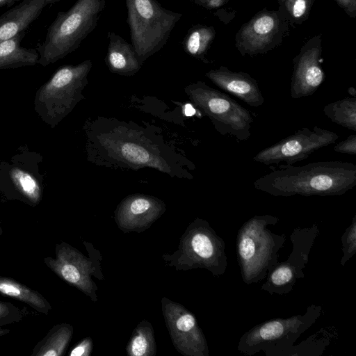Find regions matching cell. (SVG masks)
Masks as SVG:
<instances>
[{
  "instance_id": "1",
  "label": "cell",
  "mask_w": 356,
  "mask_h": 356,
  "mask_svg": "<svg viewBox=\"0 0 356 356\" xmlns=\"http://www.w3.org/2000/svg\"><path fill=\"white\" fill-rule=\"evenodd\" d=\"M253 185L275 197L341 195L356 186V165L339 161L277 165Z\"/></svg>"
},
{
  "instance_id": "2",
  "label": "cell",
  "mask_w": 356,
  "mask_h": 356,
  "mask_svg": "<svg viewBox=\"0 0 356 356\" xmlns=\"http://www.w3.org/2000/svg\"><path fill=\"white\" fill-rule=\"evenodd\" d=\"M92 151L108 163L124 165L138 170L150 167L163 172L175 175L169 159L160 145L144 131L132 129L127 124L115 125L102 131H93L88 136Z\"/></svg>"
},
{
  "instance_id": "3",
  "label": "cell",
  "mask_w": 356,
  "mask_h": 356,
  "mask_svg": "<svg viewBox=\"0 0 356 356\" xmlns=\"http://www.w3.org/2000/svg\"><path fill=\"white\" fill-rule=\"evenodd\" d=\"M279 220L278 217L269 214L254 216L239 228L236 241V257L245 284L263 281L279 262V252L286 236L275 234L268 228Z\"/></svg>"
},
{
  "instance_id": "4",
  "label": "cell",
  "mask_w": 356,
  "mask_h": 356,
  "mask_svg": "<svg viewBox=\"0 0 356 356\" xmlns=\"http://www.w3.org/2000/svg\"><path fill=\"white\" fill-rule=\"evenodd\" d=\"M105 0H77L67 11H60L36 49L38 64H53L75 51L96 27Z\"/></svg>"
},
{
  "instance_id": "5",
  "label": "cell",
  "mask_w": 356,
  "mask_h": 356,
  "mask_svg": "<svg viewBox=\"0 0 356 356\" xmlns=\"http://www.w3.org/2000/svg\"><path fill=\"white\" fill-rule=\"evenodd\" d=\"M92 66L90 59L63 65L37 90L34 110L45 124L56 127L84 97Z\"/></svg>"
},
{
  "instance_id": "6",
  "label": "cell",
  "mask_w": 356,
  "mask_h": 356,
  "mask_svg": "<svg viewBox=\"0 0 356 356\" xmlns=\"http://www.w3.org/2000/svg\"><path fill=\"white\" fill-rule=\"evenodd\" d=\"M322 312L321 305H312L304 314L275 318L257 324L241 336L237 350L246 355L264 351L267 356H287L293 343L316 323Z\"/></svg>"
},
{
  "instance_id": "7",
  "label": "cell",
  "mask_w": 356,
  "mask_h": 356,
  "mask_svg": "<svg viewBox=\"0 0 356 356\" xmlns=\"http://www.w3.org/2000/svg\"><path fill=\"white\" fill-rule=\"evenodd\" d=\"M163 258L176 270L204 268L213 276L225 274L228 266L224 240L207 221L199 218L186 228L177 250Z\"/></svg>"
},
{
  "instance_id": "8",
  "label": "cell",
  "mask_w": 356,
  "mask_h": 356,
  "mask_svg": "<svg viewBox=\"0 0 356 356\" xmlns=\"http://www.w3.org/2000/svg\"><path fill=\"white\" fill-rule=\"evenodd\" d=\"M131 44L140 62L161 50L182 14L156 0H125Z\"/></svg>"
},
{
  "instance_id": "9",
  "label": "cell",
  "mask_w": 356,
  "mask_h": 356,
  "mask_svg": "<svg viewBox=\"0 0 356 356\" xmlns=\"http://www.w3.org/2000/svg\"><path fill=\"white\" fill-rule=\"evenodd\" d=\"M185 92L221 135L235 137L239 141L250 137L253 122L250 112L227 94L200 81L186 86Z\"/></svg>"
},
{
  "instance_id": "10",
  "label": "cell",
  "mask_w": 356,
  "mask_h": 356,
  "mask_svg": "<svg viewBox=\"0 0 356 356\" xmlns=\"http://www.w3.org/2000/svg\"><path fill=\"white\" fill-rule=\"evenodd\" d=\"M319 234L318 225L293 229L290 236L292 250L287 259L279 261L266 277L261 290L270 295H286L291 292L296 281L305 277L303 269L309 260V254Z\"/></svg>"
},
{
  "instance_id": "11",
  "label": "cell",
  "mask_w": 356,
  "mask_h": 356,
  "mask_svg": "<svg viewBox=\"0 0 356 356\" xmlns=\"http://www.w3.org/2000/svg\"><path fill=\"white\" fill-rule=\"evenodd\" d=\"M339 138L337 134L315 126L313 129L303 127L275 144L259 152L254 161L270 165H292L307 159L318 149L332 145Z\"/></svg>"
},
{
  "instance_id": "12",
  "label": "cell",
  "mask_w": 356,
  "mask_h": 356,
  "mask_svg": "<svg viewBox=\"0 0 356 356\" xmlns=\"http://www.w3.org/2000/svg\"><path fill=\"white\" fill-rule=\"evenodd\" d=\"M55 252V259L46 257L44 259L48 268L60 279L90 296L94 302L97 301V287L92 276L97 277V273H102L98 271L100 266L97 265V260L91 257L87 258L65 242L57 244Z\"/></svg>"
},
{
  "instance_id": "13",
  "label": "cell",
  "mask_w": 356,
  "mask_h": 356,
  "mask_svg": "<svg viewBox=\"0 0 356 356\" xmlns=\"http://www.w3.org/2000/svg\"><path fill=\"white\" fill-rule=\"evenodd\" d=\"M165 325L176 350L186 356H209L205 336L194 315L167 298L161 300Z\"/></svg>"
},
{
  "instance_id": "14",
  "label": "cell",
  "mask_w": 356,
  "mask_h": 356,
  "mask_svg": "<svg viewBox=\"0 0 356 356\" xmlns=\"http://www.w3.org/2000/svg\"><path fill=\"white\" fill-rule=\"evenodd\" d=\"M280 13L262 10L244 24L236 35V46L242 55L253 56L272 49L286 28Z\"/></svg>"
},
{
  "instance_id": "15",
  "label": "cell",
  "mask_w": 356,
  "mask_h": 356,
  "mask_svg": "<svg viewBox=\"0 0 356 356\" xmlns=\"http://www.w3.org/2000/svg\"><path fill=\"white\" fill-rule=\"evenodd\" d=\"M322 47L320 35L309 39L293 59L290 93L293 99L313 95L325 79L321 67Z\"/></svg>"
},
{
  "instance_id": "16",
  "label": "cell",
  "mask_w": 356,
  "mask_h": 356,
  "mask_svg": "<svg viewBox=\"0 0 356 356\" xmlns=\"http://www.w3.org/2000/svg\"><path fill=\"white\" fill-rule=\"evenodd\" d=\"M165 211L164 202L150 195L133 194L117 207L114 218L124 232L140 233L156 221Z\"/></svg>"
},
{
  "instance_id": "17",
  "label": "cell",
  "mask_w": 356,
  "mask_h": 356,
  "mask_svg": "<svg viewBox=\"0 0 356 356\" xmlns=\"http://www.w3.org/2000/svg\"><path fill=\"white\" fill-rule=\"evenodd\" d=\"M205 75L218 88L250 106L258 107L264 102L257 80L245 72H235L220 66L218 69L207 72Z\"/></svg>"
},
{
  "instance_id": "18",
  "label": "cell",
  "mask_w": 356,
  "mask_h": 356,
  "mask_svg": "<svg viewBox=\"0 0 356 356\" xmlns=\"http://www.w3.org/2000/svg\"><path fill=\"white\" fill-rule=\"evenodd\" d=\"M50 0H20L0 16V42L26 31L36 20Z\"/></svg>"
},
{
  "instance_id": "19",
  "label": "cell",
  "mask_w": 356,
  "mask_h": 356,
  "mask_svg": "<svg viewBox=\"0 0 356 356\" xmlns=\"http://www.w3.org/2000/svg\"><path fill=\"white\" fill-rule=\"evenodd\" d=\"M108 43L106 63L109 70L122 76H132L139 71L142 63L131 44L113 31L107 33Z\"/></svg>"
},
{
  "instance_id": "20",
  "label": "cell",
  "mask_w": 356,
  "mask_h": 356,
  "mask_svg": "<svg viewBox=\"0 0 356 356\" xmlns=\"http://www.w3.org/2000/svg\"><path fill=\"white\" fill-rule=\"evenodd\" d=\"M26 31L13 38L0 42V70L13 69L38 64L39 54L36 49L21 46Z\"/></svg>"
},
{
  "instance_id": "21",
  "label": "cell",
  "mask_w": 356,
  "mask_h": 356,
  "mask_svg": "<svg viewBox=\"0 0 356 356\" xmlns=\"http://www.w3.org/2000/svg\"><path fill=\"white\" fill-rule=\"evenodd\" d=\"M73 327L67 323L54 325L33 350L31 356H61L71 340Z\"/></svg>"
},
{
  "instance_id": "22",
  "label": "cell",
  "mask_w": 356,
  "mask_h": 356,
  "mask_svg": "<svg viewBox=\"0 0 356 356\" xmlns=\"http://www.w3.org/2000/svg\"><path fill=\"white\" fill-rule=\"evenodd\" d=\"M0 293L24 302L44 314L51 309L49 302L40 293L10 277L0 276Z\"/></svg>"
},
{
  "instance_id": "23",
  "label": "cell",
  "mask_w": 356,
  "mask_h": 356,
  "mask_svg": "<svg viewBox=\"0 0 356 356\" xmlns=\"http://www.w3.org/2000/svg\"><path fill=\"white\" fill-rule=\"evenodd\" d=\"M216 31L213 27L195 25L187 32L182 42L184 51L190 56L204 60V56L214 39Z\"/></svg>"
},
{
  "instance_id": "24",
  "label": "cell",
  "mask_w": 356,
  "mask_h": 356,
  "mask_svg": "<svg viewBox=\"0 0 356 356\" xmlns=\"http://www.w3.org/2000/svg\"><path fill=\"white\" fill-rule=\"evenodd\" d=\"M127 353L130 356H153L156 346L151 323L143 321L138 323L128 342Z\"/></svg>"
},
{
  "instance_id": "25",
  "label": "cell",
  "mask_w": 356,
  "mask_h": 356,
  "mask_svg": "<svg viewBox=\"0 0 356 356\" xmlns=\"http://www.w3.org/2000/svg\"><path fill=\"white\" fill-rule=\"evenodd\" d=\"M323 111L333 122L356 131V97H346L325 105Z\"/></svg>"
},
{
  "instance_id": "26",
  "label": "cell",
  "mask_w": 356,
  "mask_h": 356,
  "mask_svg": "<svg viewBox=\"0 0 356 356\" xmlns=\"http://www.w3.org/2000/svg\"><path fill=\"white\" fill-rule=\"evenodd\" d=\"M10 177L17 189L29 201L35 204L40 202V188L33 175L25 170L15 168L11 170Z\"/></svg>"
},
{
  "instance_id": "27",
  "label": "cell",
  "mask_w": 356,
  "mask_h": 356,
  "mask_svg": "<svg viewBox=\"0 0 356 356\" xmlns=\"http://www.w3.org/2000/svg\"><path fill=\"white\" fill-rule=\"evenodd\" d=\"M293 23H302L309 15L314 0H277Z\"/></svg>"
},
{
  "instance_id": "28",
  "label": "cell",
  "mask_w": 356,
  "mask_h": 356,
  "mask_svg": "<svg viewBox=\"0 0 356 356\" xmlns=\"http://www.w3.org/2000/svg\"><path fill=\"white\" fill-rule=\"evenodd\" d=\"M341 241L343 256L340 259V265L344 266L356 253V213L341 236Z\"/></svg>"
},
{
  "instance_id": "29",
  "label": "cell",
  "mask_w": 356,
  "mask_h": 356,
  "mask_svg": "<svg viewBox=\"0 0 356 356\" xmlns=\"http://www.w3.org/2000/svg\"><path fill=\"white\" fill-rule=\"evenodd\" d=\"M20 318L19 311L13 304L0 301V328L6 324L17 321Z\"/></svg>"
},
{
  "instance_id": "30",
  "label": "cell",
  "mask_w": 356,
  "mask_h": 356,
  "mask_svg": "<svg viewBox=\"0 0 356 356\" xmlns=\"http://www.w3.org/2000/svg\"><path fill=\"white\" fill-rule=\"evenodd\" d=\"M334 150L339 153L356 154V135L351 134L346 139L334 147Z\"/></svg>"
},
{
  "instance_id": "31",
  "label": "cell",
  "mask_w": 356,
  "mask_h": 356,
  "mask_svg": "<svg viewBox=\"0 0 356 356\" xmlns=\"http://www.w3.org/2000/svg\"><path fill=\"white\" fill-rule=\"evenodd\" d=\"M93 347L92 340L90 337L79 341L69 353L70 356H88Z\"/></svg>"
},
{
  "instance_id": "32",
  "label": "cell",
  "mask_w": 356,
  "mask_h": 356,
  "mask_svg": "<svg viewBox=\"0 0 356 356\" xmlns=\"http://www.w3.org/2000/svg\"><path fill=\"white\" fill-rule=\"evenodd\" d=\"M343 9L349 17L354 18L356 15V0H334Z\"/></svg>"
},
{
  "instance_id": "33",
  "label": "cell",
  "mask_w": 356,
  "mask_h": 356,
  "mask_svg": "<svg viewBox=\"0 0 356 356\" xmlns=\"http://www.w3.org/2000/svg\"><path fill=\"white\" fill-rule=\"evenodd\" d=\"M228 0H206L200 6L208 8H218L225 4Z\"/></svg>"
},
{
  "instance_id": "34",
  "label": "cell",
  "mask_w": 356,
  "mask_h": 356,
  "mask_svg": "<svg viewBox=\"0 0 356 356\" xmlns=\"http://www.w3.org/2000/svg\"><path fill=\"white\" fill-rule=\"evenodd\" d=\"M20 0H0V8L6 6H12Z\"/></svg>"
},
{
  "instance_id": "35",
  "label": "cell",
  "mask_w": 356,
  "mask_h": 356,
  "mask_svg": "<svg viewBox=\"0 0 356 356\" xmlns=\"http://www.w3.org/2000/svg\"><path fill=\"white\" fill-rule=\"evenodd\" d=\"M186 114L187 115H193L195 112V109L191 105H186Z\"/></svg>"
},
{
  "instance_id": "36",
  "label": "cell",
  "mask_w": 356,
  "mask_h": 356,
  "mask_svg": "<svg viewBox=\"0 0 356 356\" xmlns=\"http://www.w3.org/2000/svg\"><path fill=\"white\" fill-rule=\"evenodd\" d=\"M348 94L350 95V97H356V90L354 87L351 86L348 89Z\"/></svg>"
},
{
  "instance_id": "37",
  "label": "cell",
  "mask_w": 356,
  "mask_h": 356,
  "mask_svg": "<svg viewBox=\"0 0 356 356\" xmlns=\"http://www.w3.org/2000/svg\"><path fill=\"white\" fill-rule=\"evenodd\" d=\"M10 332V330H6V329H1L0 328V336H3V335H5L8 333Z\"/></svg>"
},
{
  "instance_id": "38",
  "label": "cell",
  "mask_w": 356,
  "mask_h": 356,
  "mask_svg": "<svg viewBox=\"0 0 356 356\" xmlns=\"http://www.w3.org/2000/svg\"><path fill=\"white\" fill-rule=\"evenodd\" d=\"M191 1H193L194 3H195L198 5H201L206 0H191Z\"/></svg>"
},
{
  "instance_id": "39",
  "label": "cell",
  "mask_w": 356,
  "mask_h": 356,
  "mask_svg": "<svg viewBox=\"0 0 356 356\" xmlns=\"http://www.w3.org/2000/svg\"><path fill=\"white\" fill-rule=\"evenodd\" d=\"M64 1V0H50V5H52L55 3H57V2H59V1Z\"/></svg>"
},
{
  "instance_id": "40",
  "label": "cell",
  "mask_w": 356,
  "mask_h": 356,
  "mask_svg": "<svg viewBox=\"0 0 356 356\" xmlns=\"http://www.w3.org/2000/svg\"><path fill=\"white\" fill-rule=\"evenodd\" d=\"M1 234H2V229H1V227H0V236L1 235Z\"/></svg>"
}]
</instances>
